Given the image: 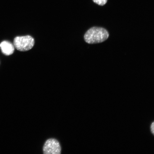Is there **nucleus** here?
<instances>
[{
	"instance_id": "1",
	"label": "nucleus",
	"mask_w": 154,
	"mask_h": 154,
	"mask_svg": "<svg viewBox=\"0 0 154 154\" xmlns=\"http://www.w3.org/2000/svg\"><path fill=\"white\" fill-rule=\"evenodd\" d=\"M109 36L108 32L104 28L94 27L86 32L85 35L84 39L88 44H96L105 41Z\"/></svg>"
},
{
	"instance_id": "2",
	"label": "nucleus",
	"mask_w": 154,
	"mask_h": 154,
	"mask_svg": "<svg viewBox=\"0 0 154 154\" xmlns=\"http://www.w3.org/2000/svg\"><path fill=\"white\" fill-rule=\"evenodd\" d=\"M14 45L19 51H28L33 47L34 40L33 38L29 35L17 36L14 38Z\"/></svg>"
},
{
	"instance_id": "3",
	"label": "nucleus",
	"mask_w": 154,
	"mask_h": 154,
	"mask_svg": "<svg viewBox=\"0 0 154 154\" xmlns=\"http://www.w3.org/2000/svg\"><path fill=\"white\" fill-rule=\"evenodd\" d=\"M43 152L45 154H60L61 147L59 142L54 138L48 140L43 147Z\"/></svg>"
},
{
	"instance_id": "4",
	"label": "nucleus",
	"mask_w": 154,
	"mask_h": 154,
	"mask_svg": "<svg viewBox=\"0 0 154 154\" xmlns=\"http://www.w3.org/2000/svg\"><path fill=\"white\" fill-rule=\"evenodd\" d=\"M2 52L6 55L12 54L14 53V47L13 44L8 41H4L0 44Z\"/></svg>"
},
{
	"instance_id": "5",
	"label": "nucleus",
	"mask_w": 154,
	"mask_h": 154,
	"mask_svg": "<svg viewBox=\"0 0 154 154\" xmlns=\"http://www.w3.org/2000/svg\"><path fill=\"white\" fill-rule=\"evenodd\" d=\"M95 3L98 5L103 6L106 4L107 3V0H93Z\"/></svg>"
},
{
	"instance_id": "6",
	"label": "nucleus",
	"mask_w": 154,
	"mask_h": 154,
	"mask_svg": "<svg viewBox=\"0 0 154 154\" xmlns=\"http://www.w3.org/2000/svg\"><path fill=\"white\" fill-rule=\"evenodd\" d=\"M154 122H153L152 123V124L151 125V132H152V133L153 134H154Z\"/></svg>"
}]
</instances>
